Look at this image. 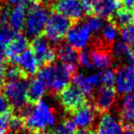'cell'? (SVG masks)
<instances>
[{"label":"cell","mask_w":134,"mask_h":134,"mask_svg":"<svg viewBox=\"0 0 134 134\" xmlns=\"http://www.w3.org/2000/svg\"><path fill=\"white\" fill-rule=\"evenodd\" d=\"M77 66L64 63H52L42 67L37 71V79L51 93H59L69 85Z\"/></svg>","instance_id":"1"},{"label":"cell","mask_w":134,"mask_h":134,"mask_svg":"<svg viewBox=\"0 0 134 134\" xmlns=\"http://www.w3.org/2000/svg\"><path fill=\"white\" fill-rule=\"evenodd\" d=\"M56 123V114L53 108L41 99L35 104L31 114L25 120L26 129L29 131L42 132Z\"/></svg>","instance_id":"2"},{"label":"cell","mask_w":134,"mask_h":134,"mask_svg":"<svg viewBox=\"0 0 134 134\" xmlns=\"http://www.w3.org/2000/svg\"><path fill=\"white\" fill-rule=\"evenodd\" d=\"M48 5L36 4L27 11L25 19V31L27 37H36L43 35L45 26L49 16Z\"/></svg>","instance_id":"3"},{"label":"cell","mask_w":134,"mask_h":134,"mask_svg":"<svg viewBox=\"0 0 134 134\" xmlns=\"http://www.w3.org/2000/svg\"><path fill=\"white\" fill-rule=\"evenodd\" d=\"M73 24L74 22L67 16L53 11L48 16L43 34L49 42L59 43L66 37Z\"/></svg>","instance_id":"4"},{"label":"cell","mask_w":134,"mask_h":134,"mask_svg":"<svg viewBox=\"0 0 134 134\" xmlns=\"http://www.w3.org/2000/svg\"><path fill=\"white\" fill-rule=\"evenodd\" d=\"M29 82L27 79L5 82L0 91L8 100L14 110L27 102V92Z\"/></svg>","instance_id":"5"},{"label":"cell","mask_w":134,"mask_h":134,"mask_svg":"<svg viewBox=\"0 0 134 134\" xmlns=\"http://www.w3.org/2000/svg\"><path fill=\"white\" fill-rule=\"evenodd\" d=\"M58 99L64 110L70 114L87 103L86 96L74 84L68 85L62 90L58 93Z\"/></svg>","instance_id":"6"},{"label":"cell","mask_w":134,"mask_h":134,"mask_svg":"<svg viewBox=\"0 0 134 134\" xmlns=\"http://www.w3.org/2000/svg\"><path fill=\"white\" fill-rule=\"evenodd\" d=\"M30 48L35 54L39 67L52 64L57 58L56 50L51 48L49 41L44 35L34 37L30 43Z\"/></svg>","instance_id":"7"},{"label":"cell","mask_w":134,"mask_h":134,"mask_svg":"<svg viewBox=\"0 0 134 134\" xmlns=\"http://www.w3.org/2000/svg\"><path fill=\"white\" fill-rule=\"evenodd\" d=\"M51 9L67 16L73 22H80L85 16L80 0H55Z\"/></svg>","instance_id":"8"},{"label":"cell","mask_w":134,"mask_h":134,"mask_svg":"<svg viewBox=\"0 0 134 134\" xmlns=\"http://www.w3.org/2000/svg\"><path fill=\"white\" fill-rule=\"evenodd\" d=\"M116 91L120 94H129L134 91V65L126 64L116 69Z\"/></svg>","instance_id":"9"},{"label":"cell","mask_w":134,"mask_h":134,"mask_svg":"<svg viewBox=\"0 0 134 134\" xmlns=\"http://www.w3.org/2000/svg\"><path fill=\"white\" fill-rule=\"evenodd\" d=\"M90 30L85 23L73 24L72 27L69 29L66 38L71 47L77 50H82L86 48L87 45L90 40Z\"/></svg>","instance_id":"10"},{"label":"cell","mask_w":134,"mask_h":134,"mask_svg":"<svg viewBox=\"0 0 134 134\" xmlns=\"http://www.w3.org/2000/svg\"><path fill=\"white\" fill-rule=\"evenodd\" d=\"M117 91L114 87L101 86L93 94V107L97 112L105 113L112 108L116 101Z\"/></svg>","instance_id":"11"},{"label":"cell","mask_w":134,"mask_h":134,"mask_svg":"<svg viewBox=\"0 0 134 134\" xmlns=\"http://www.w3.org/2000/svg\"><path fill=\"white\" fill-rule=\"evenodd\" d=\"M10 63L16 64V66H18L27 78L35 75L39 70V65L31 48L26 49L19 56L16 57L14 61L10 62Z\"/></svg>","instance_id":"12"},{"label":"cell","mask_w":134,"mask_h":134,"mask_svg":"<svg viewBox=\"0 0 134 134\" xmlns=\"http://www.w3.org/2000/svg\"><path fill=\"white\" fill-rule=\"evenodd\" d=\"M98 131L100 134H122L124 126L120 119L111 113L105 112L101 115L99 120Z\"/></svg>","instance_id":"13"},{"label":"cell","mask_w":134,"mask_h":134,"mask_svg":"<svg viewBox=\"0 0 134 134\" xmlns=\"http://www.w3.org/2000/svg\"><path fill=\"white\" fill-rule=\"evenodd\" d=\"M97 111L93 106L85 104L72 113V120L77 127L80 129H88L93 125Z\"/></svg>","instance_id":"14"},{"label":"cell","mask_w":134,"mask_h":134,"mask_svg":"<svg viewBox=\"0 0 134 134\" xmlns=\"http://www.w3.org/2000/svg\"><path fill=\"white\" fill-rule=\"evenodd\" d=\"M28 39L27 36L21 33H16L11 41L7 45L5 49V55L7 58L10 62H13L18 56H19L22 52L27 49Z\"/></svg>","instance_id":"15"},{"label":"cell","mask_w":134,"mask_h":134,"mask_svg":"<svg viewBox=\"0 0 134 134\" xmlns=\"http://www.w3.org/2000/svg\"><path fill=\"white\" fill-rule=\"evenodd\" d=\"M120 116L124 128H134V91L126 94L122 99Z\"/></svg>","instance_id":"16"},{"label":"cell","mask_w":134,"mask_h":134,"mask_svg":"<svg viewBox=\"0 0 134 134\" xmlns=\"http://www.w3.org/2000/svg\"><path fill=\"white\" fill-rule=\"evenodd\" d=\"M122 7L123 5L120 0H99L94 7L92 15L100 18L109 19Z\"/></svg>","instance_id":"17"},{"label":"cell","mask_w":134,"mask_h":134,"mask_svg":"<svg viewBox=\"0 0 134 134\" xmlns=\"http://www.w3.org/2000/svg\"><path fill=\"white\" fill-rule=\"evenodd\" d=\"M27 9L23 5L18 3L11 10L9 15L8 26L15 33H20L25 27V19Z\"/></svg>","instance_id":"18"},{"label":"cell","mask_w":134,"mask_h":134,"mask_svg":"<svg viewBox=\"0 0 134 134\" xmlns=\"http://www.w3.org/2000/svg\"><path fill=\"white\" fill-rule=\"evenodd\" d=\"M56 55L58 59L67 65L78 66L79 52L76 48L67 43H59L57 47Z\"/></svg>","instance_id":"19"},{"label":"cell","mask_w":134,"mask_h":134,"mask_svg":"<svg viewBox=\"0 0 134 134\" xmlns=\"http://www.w3.org/2000/svg\"><path fill=\"white\" fill-rule=\"evenodd\" d=\"M46 92V87L38 79H33L28 84L27 92V101L35 105L44 96Z\"/></svg>","instance_id":"20"},{"label":"cell","mask_w":134,"mask_h":134,"mask_svg":"<svg viewBox=\"0 0 134 134\" xmlns=\"http://www.w3.org/2000/svg\"><path fill=\"white\" fill-rule=\"evenodd\" d=\"M108 21H111L120 29L134 23V9L120 8Z\"/></svg>","instance_id":"21"},{"label":"cell","mask_w":134,"mask_h":134,"mask_svg":"<svg viewBox=\"0 0 134 134\" xmlns=\"http://www.w3.org/2000/svg\"><path fill=\"white\" fill-rule=\"evenodd\" d=\"M101 29L102 31H101L100 39L105 44V46H107L108 48H111L112 44L116 41L120 29L111 21H108L106 25L103 26Z\"/></svg>","instance_id":"22"},{"label":"cell","mask_w":134,"mask_h":134,"mask_svg":"<svg viewBox=\"0 0 134 134\" xmlns=\"http://www.w3.org/2000/svg\"><path fill=\"white\" fill-rule=\"evenodd\" d=\"M4 79L5 82H12V81L27 79L25 73L22 71L18 66L13 63H7L4 69Z\"/></svg>","instance_id":"23"},{"label":"cell","mask_w":134,"mask_h":134,"mask_svg":"<svg viewBox=\"0 0 134 134\" xmlns=\"http://www.w3.org/2000/svg\"><path fill=\"white\" fill-rule=\"evenodd\" d=\"M72 84H74L75 86H77L83 92L86 98H90L93 96V92H94V88L90 86V84L87 81V76H85L84 74L80 72H76L73 74L72 78Z\"/></svg>","instance_id":"24"},{"label":"cell","mask_w":134,"mask_h":134,"mask_svg":"<svg viewBox=\"0 0 134 134\" xmlns=\"http://www.w3.org/2000/svg\"><path fill=\"white\" fill-rule=\"evenodd\" d=\"M130 51H131V48L124 41H115L110 48V53L112 58H115L119 61L123 60L126 62Z\"/></svg>","instance_id":"25"},{"label":"cell","mask_w":134,"mask_h":134,"mask_svg":"<svg viewBox=\"0 0 134 134\" xmlns=\"http://www.w3.org/2000/svg\"><path fill=\"white\" fill-rule=\"evenodd\" d=\"M8 131L13 134H24L27 131L26 129L25 120L19 116L14 114V112L9 116L8 120Z\"/></svg>","instance_id":"26"},{"label":"cell","mask_w":134,"mask_h":134,"mask_svg":"<svg viewBox=\"0 0 134 134\" xmlns=\"http://www.w3.org/2000/svg\"><path fill=\"white\" fill-rule=\"evenodd\" d=\"M77 126L73 122L72 120L69 119H66L64 120L59 125L56 127L54 131L51 132L53 134H75L76 132Z\"/></svg>","instance_id":"27"},{"label":"cell","mask_w":134,"mask_h":134,"mask_svg":"<svg viewBox=\"0 0 134 134\" xmlns=\"http://www.w3.org/2000/svg\"><path fill=\"white\" fill-rule=\"evenodd\" d=\"M120 36L122 41L129 45L130 47L134 46V23L120 28Z\"/></svg>","instance_id":"28"},{"label":"cell","mask_w":134,"mask_h":134,"mask_svg":"<svg viewBox=\"0 0 134 134\" xmlns=\"http://www.w3.org/2000/svg\"><path fill=\"white\" fill-rule=\"evenodd\" d=\"M116 79V71L112 69H106L100 72V80L102 86L113 87Z\"/></svg>","instance_id":"29"},{"label":"cell","mask_w":134,"mask_h":134,"mask_svg":"<svg viewBox=\"0 0 134 134\" xmlns=\"http://www.w3.org/2000/svg\"><path fill=\"white\" fill-rule=\"evenodd\" d=\"M85 24L88 27V29L90 30V32L97 33V32H99L101 29L102 20H101L100 18L95 16V15H90L88 18V19H87V21L85 22Z\"/></svg>","instance_id":"30"},{"label":"cell","mask_w":134,"mask_h":134,"mask_svg":"<svg viewBox=\"0 0 134 134\" xmlns=\"http://www.w3.org/2000/svg\"><path fill=\"white\" fill-rule=\"evenodd\" d=\"M10 8L7 3L4 1H0V27L8 26L9 15H10Z\"/></svg>","instance_id":"31"},{"label":"cell","mask_w":134,"mask_h":134,"mask_svg":"<svg viewBox=\"0 0 134 134\" xmlns=\"http://www.w3.org/2000/svg\"><path fill=\"white\" fill-rule=\"evenodd\" d=\"M79 64L85 69H93V65H92L91 60H90V50L88 49L84 48L80 52H79Z\"/></svg>","instance_id":"32"},{"label":"cell","mask_w":134,"mask_h":134,"mask_svg":"<svg viewBox=\"0 0 134 134\" xmlns=\"http://www.w3.org/2000/svg\"><path fill=\"white\" fill-rule=\"evenodd\" d=\"M14 109L10 105L5 97L0 91V114H5V113H13Z\"/></svg>","instance_id":"33"},{"label":"cell","mask_w":134,"mask_h":134,"mask_svg":"<svg viewBox=\"0 0 134 134\" xmlns=\"http://www.w3.org/2000/svg\"><path fill=\"white\" fill-rule=\"evenodd\" d=\"M82 7L84 8L85 14L86 15H90L93 14V10L95 5H97V3L99 2V0H80Z\"/></svg>","instance_id":"34"},{"label":"cell","mask_w":134,"mask_h":134,"mask_svg":"<svg viewBox=\"0 0 134 134\" xmlns=\"http://www.w3.org/2000/svg\"><path fill=\"white\" fill-rule=\"evenodd\" d=\"M11 114L12 113L0 114V134H5L8 130V120Z\"/></svg>","instance_id":"35"},{"label":"cell","mask_w":134,"mask_h":134,"mask_svg":"<svg viewBox=\"0 0 134 134\" xmlns=\"http://www.w3.org/2000/svg\"><path fill=\"white\" fill-rule=\"evenodd\" d=\"M87 81H88V83L93 88H95L96 87L99 86V85L101 84L100 72H99V73H93V74L90 75V76H87Z\"/></svg>","instance_id":"36"},{"label":"cell","mask_w":134,"mask_h":134,"mask_svg":"<svg viewBox=\"0 0 134 134\" xmlns=\"http://www.w3.org/2000/svg\"><path fill=\"white\" fill-rule=\"evenodd\" d=\"M125 8L128 9H134V0H120Z\"/></svg>","instance_id":"37"},{"label":"cell","mask_w":134,"mask_h":134,"mask_svg":"<svg viewBox=\"0 0 134 134\" xmlns=\"http://www.w3.org/2000/svg\"><path fill=\"white\" fill-rule=\"evenodd\" d=\"M7 64L5 62L3 65H0V90H1L2 87L5 84V79H4V69H5V66Z\"/></svg>","instance_id":"38"},{"label":"cell","mask_w":134,"mask_h":134,"mask_svg":"<svg viewBox=\"0 0 134 134\" xmlns=\"http://www.w3.org/2000/svg\"><path fill=\"white\" fill-rule=\"evenodd\" d=\"M75 134H92V131L88 129H81L80 131H77Z\"/></svg>","instance_id":"39"},{"label":"cell","mask_w":134,"mask_h":134,"mask_svg":"<svg viewBox=\"0 0 134 134\" xmlns=\"http://www.w3.org/2000/svg\"><path fill=\"white\" fill-rule=\"evenodd\" d=\"M122 134H134V128H125Z\"/></svg>","instance_id":"40"},{"label":"cell","mask_w":134,"mask_h":134,"mask_svg":"<svg viewBox=\"0 0 134 134\" xmlns=\"http://www.w3.org/2000/svg\"><path fill=\"white\" fill-rule=\"evenodd\" d=\"M7 4H8V5H18V4L19 3L20 0H7Z\"/></svg>","instance_id":"41"},{"label":"cell","mask_w":134,"mask_h":134,"mask_svg":"<svg viewBox=\"0 0 134 134\" xmlns=\"http://www.w3.org/2000/svg\"><path fill=\"white\" fill-rule=\"evenodd\" d=\"M24 134H43L42 132H37V131H27Z\"/></svg>","instance_id":"42"},{"label":"cell","mask_w":134,"mask_h":134,"mask_svg":"<svg viewBox=\"0 0 134 134\" xmlns=\"http://www.w3.org/2000/svg\"><path fill=\"white\" fill-rule=\"evenodd\" d=\"M5 58H4L1 55H0V65H3V64H5Z\"/></svg>","instance_id":"43"},{"label":"cell","mask_w":134,"mask_h":134,"mask_svg":"<svg viewBox=\"0 0 134 134\" xmlns=\"http://www.w3.org/2000/svg\"><path fill=\"white\" fill-rule=\"evenodd\" d=\"M48 1H49V5H50V7H51V5L53 4L54 0H48Z\"/></svg>","instance_id":"44"},{"label":"cell","mask_w":134,"mask_h":134,"mask_svg":"<svg viewBox=\"0 0 134 134\" xmlns=\"http://www.w3.org/2000/svg\"><path fill=\"white\" fill-rule=\"evenodd\" d=\"M34 1H36L37 3H41V2H42L43 0H34Z\"/></svg>","instance_id":"45"},{"label":"cell","mask_w":134,"mask_h":134,"mask_svg":"<svg viewBox=\"0 0 134 134\" xmlns=\"http://www.w3.org/2000/svg\"><path fill=\"white\" fill-rule=\"evenodd\" d=\"M92 134H100L99 132H92Z\"/></svg>","instance_id":"46"},{"label":"cell","mask_w":134,"mask_h":134,"mask_svg":"<svg viewBox=\"0 0 134 134\" xmlns=\"http://www.w3.org/2000/svg\"><path fill=\"white\" fill-rule=\"evenodd\" d=\"M5 134H13V133H11V132H9V131H8V132H5Z\"/></svg>","instance_id":"47"},{"label":"cell","mask_w":134,"mask_h":134,"mask_svg":"<svg viewBox=\"0 0 134 134\" xmlns=\"http://www.w3.org/2000/svg\"><path fill=\"white\" fill-rule=\"evenodd\" d=\"M46 134H53V133H52L51 131H50V132H48V133H46Z\"/></svg>","instance_id":"48"}]
</instances>
